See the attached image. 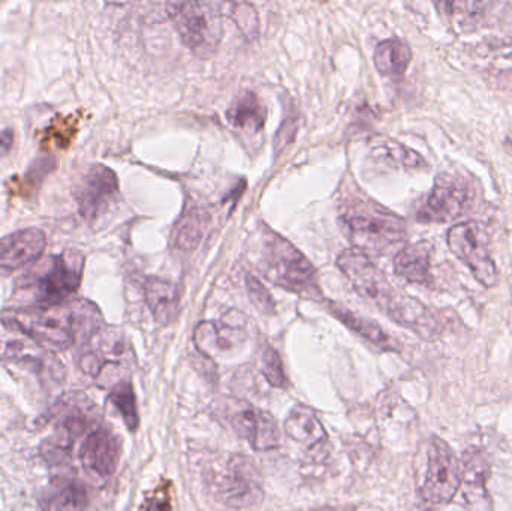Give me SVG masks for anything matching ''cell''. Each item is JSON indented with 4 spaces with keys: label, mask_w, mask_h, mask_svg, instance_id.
<instances>
[{
    "label": "cell",
    "mask_w": 512,
    "mask_h": 511,
    "mask_svg": "<svg viewBox=\"0 0 512 511\" xmlns=\"http://www.w3.org/2000/svg\"><path fill=\"white\" fill-rule=\"evenodd\" d=\"M3 326L51 351H66L78 342L86 344L104 327V318L95 303L86 299L68 300L56 306H18L3 309Z\"/></svg>",
    "instance_id": "1"
},
{
    "label": "cell",
    "mask_w": 512,
    "mask_h": 511,
    "mask_svg": "<svg viewBox=\"0 0 512 511\" xmlns=\"http://www.w3.org/2000/svg\"><path fill=\"white\" fill-rule=\"evenodd\" d=\"M86 258L77 249L45 258L17 282L18 290L29 291L35 305L56 306L68 302L83 281Z\"/></svg>",
    "instance_id": "2"
},
{
    "label": "cell",
    "mask_w": 512,
    "mask_h": 511,
    "mask_svg": "<svg viewBox=\"0 0 512 511\" xmlns=\"http://www.w3.org/2000/svg\"><path fill=\"white\" fill-rule=\"evenodd\" d=\"M261 266L265 278L285 290L310 299H316L321 294L312 263L292 243L273 233L270 228L264 230Z\"/></svg>",
    "instance_id": "3"
},
{
    "label": "cell",
    "mask_w": 512,
    "mask_h": 511,
    "mask_svg": "<svg viewBox=\"0 0 512 511\" xmlns=\"http://www.w3.org/2000/svg\"><path fill=\"white\" fill-rule=\"evenodd\" d=\"M342 224L361 252L385 251L402 242L406 231L402 219L375 203L354 200L342 212Z\"/></svg>",
    "instance_id": "4"
},
{
    "label": "cell",
    "mask_w": 512,
    "mask_h": 511,
    "mask_svg": "<svg viewBox=\"0 0 512 511\" xmlns=\"http://www.w3.org/2000/svg\"><path fill=\"white\" fill-rule=\"evenodd\" d=\"M54 435L41 447L48 464L60 465L68 461L72 446L96 422V407L83 393H66L54 405Z\"/></svg>",
    "instance_id": "5"
},
{
    "label": "cell",
    "mask_w": 512,
    "mask_h": 511,
    "mask_svg": "<svg viewBox=\"0 0 512 511\" xmlns=\"http://www.w3.org/2000/svg\"><path fill=\"white\" fill-rule=\"evenodd\" d=\"M337 266L363 299L378 306L394 321L405 309L403 305H408L409 299H411V297L396 293L384 273L360 249L352 248L343 252L337 258Z\"/></svg>",
    "instance_id": "6"
},
{
    "label": "cell",
    "mask_w": 512,
    "mask_h": 511,
    "mask_svg": "<svg viewBox=\"0 0 512 511\" xmlns=\"http://www.w3.org/2000/svg\"><path fill=\"white\" fill-rule=\"evenodd\" d=\"M168 9L186 47L203 57L218 48L222 38V3H170Z\"/></svg>",
    "instance_id": "7"
},
{
    "label": "cell",
    "mask_w": 512,
    "mask_h": 511,
    "mask_svg": "<svg viewBox=\"0 0 512 511\" xmlns=\"http://www.w3.org/2000/svg\"><path fill=\"white\" fill-rule=\"evenodd\" d=\"M462 485V464L457 461L450 446L433 438L427 450L426 473L420 486V498L429 510L450 503Z\"/></svg>",
    "instance_id": "8"
},
{
    "label": "cell",
    "mask_w": 512,
    "mask_h": 511,
    "mask_svg": "<svg viewBox=\"0 0 512 511\" xmlns=\"http://www.w3.org/2000/svg\"><path fill=\"white\" fill-rule=\"evenodd\" d=\"M129 353L128 342L119 330L102 327L86 342L78 365L84 374L98 381L99 386H111L110 377L128 368Z\"/></svg>",
    "instance_id": "9"
},
{
    "label": "cell",
    "mask_w": 512,
    "mask_h": 511,
    "mask_svg": "<svg viewBox=\"0 0 512 511\" xmlns=\"http://www.w3.org/2000/svg\"><path fill=\"white\" fill-rule=\"evenodd\" d=\"M213 485L219 500L230 509H252L264 498L258 471L246 456H233L216 474Z\"/></svg>",
    "instance_id": "10"
},
{
    "label": "cell",
    "mask_w": 512,
    "mask_h": 511,
    "mask_svg": "<svg viewBox=\"0 0 512 511\" xmlns=\"http://www.w3.org/2000/svg\"><path fill=\"white\" fill-rule=\"evenodd\" d=\"M448 246L474 273L484 287H495L498 270L490 255L483 228L477 222H462L448 231Z\"/></svg>",
    "instance_id": "11"
},
{
    "label": "cell",
    "mask_w": 512,
    "mask_h": 511,
    "mask_svg": "<svg viewBox=\"0 0 512 511\" xmlns=\"http://www.w3.org/2000/svg\"><path fill=\"white\" fill-rule=\"evenodd\" d=\"M119 194V179L111 168L95 164L86 173L75 189L78 212L87 224H95L116 200Z\"/></svg>",
    "instance_id": "12"
},
{
    "label": "cell",
    "mask_w": 512,
    "mask_h": 511,
    "mask_svg": "<svg viewBox=\"0 0 512 511\" xmlns=\"http://www.w3.org/2000/svg\"><path fill=\"white\" fill-rule=\"evenodd\" d=\"M468 203V186L463 180L450 174H442L436 179L417 219L423 224H445L456 221L463 215Z\"/></svg>",
    "instance_id": "13"
},
{
    "label": "cell",
    "mask_w": 512,
    "mask_h": 511,
    "mask_svg": "<svg viewBox=\"0 0 512 511\" xmlns=\"http://www.w3.org/2000/svg\"><path fill=\"white\" fill-rule=\"evenodd\" d=\"M80 461L87 473L99 479L114 476L120 461L119 438L104 426L92 429L81 444Z\"/></svg>",
    "instance_id": "14"
},
{
    "label": "cell",
    "mask_w": 512,
    "mask_h": 511,
    "mask_svg": "<svg viewBox=\"0 0 512 511\" xmlns=\"http://www.w3.org/2000/svg\"><path fill=\"white\" fill-rule=\"evenodd\" d=\"M47 248V236L41 228H24L0 239V270L12 272L35 263Z\"/></svg>",
    "instance_id": "15"
},
{
    "label": "cell",
    "mask_w": 512,
    "mask_h": 511,
    "mask_svg": "<svg viewBox=\"0 0 512 511\" xmlns=\"http://www.w3.org/2000/svg\"><path fill=\"white\" fill-rule=\"evenodd\" d=\"M490 479V465L480 450H468L463 456L462 485L463 500L468 511H493L487 482Z\"/></svg>",
    "instance_id": "16"
},
{
    "label": "cell",
    "mask_w": 512,
    "mask_h": 511,
    "mask_svg": "<svg viewBox=\"0 0 512 511\" xmlns=\"http://www.w3.org/2000/svg\"><path fill=\"white\" fill-rule=\"evenodd\" d=\"M233 429L258 452H267L280 446V429L276 420L258 408L237 413L233 417Z\"/></svg>",
    "instance_id": "17"
},
{
    "label": "cell",
    "mask_w": 512,
    "mask_h": 511,
    "mask_svg": "<svg viewBox=\"0 0 512 511\" xmlns=\"http://www.w3.org/2000/svg\"><path fill=\"white\" fill-rule=\"evenodd\" d=\"M245 320L224 323H201L195 330V344L206 356H215L221 351L230 350L236 342L243 339Z\"/></svg>",
    "instance_id": "18"
},
{
    "label": "cell",
    "mask_w": 512,
    "mask_h": 511,
    "mask_svg": "<svg viewBox=\"0 0 512 511\" xmlns=\"http://www.w3.org/2000/svg\"><path fill=\"white\" fill-rule=\"evenodd\" d=\"M144 296L156 323L168 326L176 320L180 309V293L176 285L164 279H149L144 287Z\"/></svg>",
    "instance_id": "19"
},
{
    "label": "cell",
    "mask_w": 512,
    "mask_h": 511,
    "mask_svg": "<svg viewBox=\"0 0 512 511\" xmlns=\"http://www.w3.org/2000/svg\"><path fill=\"white\" fill-rule=\"evenodd\" d=\"M285 432L307 447L319 446L328 440L327 431L310 408L298 405L292 408L285 420Z\"/></svg>",
    "instance_id": "20"
},
{
    "label": "cell",
    "mask_w": 512,
    "mask_h": 511,
    "mask_svg": "<svg viewBox=\"0 0 512 511\" xmlns=\"http://www.w3.org/2000/svg\"><path fill=\"white\" fill-rule=\"evenodd\" d=\"M394 272L412 284L430 282V248L427 243L406 246L394 257Z\"/></svg>",
    "instance_id": "21"
},
{
    "label": "cell",
    "mask_w": 512,
    "mask_h": 511,
    "mask_svg": "<svg viewBox=\"0 0 512 511\" xmlns=\"http://www.w3.org/2000/svg\"><path fill=\"white\" fill-rule=\"evenodd\" d=\"M227 117L234 128L255 134L264 128L267 110L258 95L248 90L234 101L228 110Z\"/></svg>",
    "instance_id": "22"
},
{
    "label": "cell",
    "mask_w": 512,
    "mask_h": 511,
    "mask_svg": "<svg viewBox=\"0 0 512 511\" xmlns=\"http://www.w3.org/2000/svg\"><path fill=\"white\" fill-rule=\"evenodd\" d=\"M411 60V48L402 39H385L379 42L375 50L376 69L385 77H403Z\"/></svg>",
    "instance_id": "23"
},
{
    "label": "cell",
    "mask_w": 512,
    "mask_h": 511,
    "mask_svg": "<svg viewBox=\"0 0 512 511\" xmlns=\"http://www.w3.org/2000/svg\"><path fill=\"white\" fill-rule=\"evenodd\" d=\"M328 308H330L331 314H333L337 320L342 321L352 332L358 333V335L363 336L367 341L378 345L382 350H397L393 339H391L378 324L366 320V318L358 317V315L352 314L351 311H346L345 308L334 305V303H328Z\"/></svg>",
    "instance_id": "24"
},
{
    "label": "cell",
    "mask_w": 512,
    "mask_h": 511,
    "mask_svg": "<svg viewBox=\"0 0 512 511\" xmlns=\"http://www.w3.org/2000/svg\"><path fill=\"white\" fill-rule=\"evenodd\" d=\"M89 504L86 488L77 480H59L47 500V511H84Z\"/></svg>",
    "instance_id": "25"
},
{
    "label": "cell",
    "mask_w": 512,
    "mask_h": 511,
    "mask_svg": "<svg viewBox=\"0 0 512 511\" xmlns=\"http://www.w3.org/2000/svg\"><path fill=\"white\" fill-rule=\"evenodd\" d=\"M108 399H110L114 408L119 411L129 431H137L138 426H140V416H138L137 398H135L132 384L129 381H122V383L116 384L110 390Z\"/></svg>",
    "instance_id": "26"
},
{
    "label": "cell",
    "mask_w": 512,
    "mask_h": 511,
    "mask_svg": "<svg viewBox=\"0 0 512 511\" xmlns=\"http://www.w3.org/2000/svg\"><path fill=\"white\" fill-rule=\"evenodd\" d=\"M204 230H206V215L198 210L186 213L180 224L177 225L176 233H174V245L177 248L192 251L200 243Z\"/></svg>",
    "instance_id": "27"
},
{
    "label": "cell",
    "mask_w": 512,
    "mask_h": 511,
    "mask_svg": "<svg viewBox=\"0 0 512 511\" xmlns=\"http://www.w3.org/2000/svg\"><path fill=\"white\" fill-rule=\"evenodd\" d=\"M227 6L230 8L228 17L234 20L240 32L248 39L255 38L258 35L259 18L254 6L249 3H227Z\"/></svg>",
    "instance_id": "28"
},
{
    "label": "cell",
    "mask_w": 512,
    "mask_h": 511,
    "mask_svg": "<svg viewBox=\"0 0 512 511\" xmlns=\"http://www.w3.org/2000/svg\"><path fill=\"white\" fill-rule=\"evenodd\" d=\"M375 144H378L376 147L382 150L387 158H390L391 161L396 162V164L403 165V167L417 168L426 165L424 159L421 158L417 152L402 146V144L396 143V141L382 140L376 141Z\"/></svg>",
    "instance_id": "29"
},
{
    "label": "cell",
    "mask_w": 512,
    "mask_h": 511,
    "mask_svg": "<svg viewBox=\"0 0 512 511\" xmlns=\"http://www.w3.org/2000/svg\"><path fill=\"white\" fill-rule=\"evenodd\" d=\"M262 374L271 386L277 389L288 387V378L283 369L282 359L273 347H265L262 351Z\"/></svg>",
    "instance_id": "30"
},
{
    "label": "cell",
    "mask_w": 512,
    "mask_h": 511,
    "mask_svg": "<svg viewBox=\"0 0 512 511\" xmlns=\"http://www.w3.org/2000/svg\"><path fill=\"white\" fill-rule=\"evenodd\" d=\"M246 287H248L249 299H251L252 305H254L261 314H274L276 305H274L273 297H271L267 288L262 285V282L259 281L258 278L248 275V278H246Z\"/></svg>",
    "instance_id": "31"
},
{
    "label": "cell",
    "mask_w": 512,
    "mask_h": 511,
    "mask_svg": "<svg viewBox=\"0 0 512 511\" xmlns=\"http://www.w3.org/2000/svg\"><path fill=\"white\" fill-rule=\"evenodd\" d=\"M294 123V119H286L282 128H280L279 132H277L276 140H274V147H276V152H279V149L283 150V147L288 146L289 141L294 140Z\"/></svg>",
    "instance_id": "32"
},
{
    "label": "cell",
    "mask_w": 512,
    "mask_h": 511,
    "mask_svg": "<svg viewBox=\"0 0 512 511\" xmlns=\"http://www.w3.org/2000/svg\"><path fill=\"white\" fill-rule=\"evenodd\" d=\"M143 511H173L170 497L164 494V492L159 491L158 494L147 498Z\"/></svg>",
    "instance_id": "33"
},
{
    "label": "cell",
    "mask_w": 512,
    "mask_h": 511,
    "mask_svg": "<svg viewBox=\"0 0 512 511\" xmlns=\"http://www.w3.org/2000/svg\"><path fill=\"white\" fill-rule=\"evenodd\" d=\"M12 144H14V131L12 129L0 131V158L11 152Z\"/></svg>",
    "instance_id": "34"
},
{
    "label": "cell",
    "mask_w": 512,
    "mask_h": 511,
    "mask_svg": "<svg viewBox=\"0 0 512 511\" xmlns=\"http://www.w3.org/2000/svg\"><path fill=\"white\" fill-rule=\"evenodd\" d=\"M312 511H336V510L328 509V507H324V509H316V510H312Z\"/></svg>",
    "instance_id": "35"
}]
</instances>
